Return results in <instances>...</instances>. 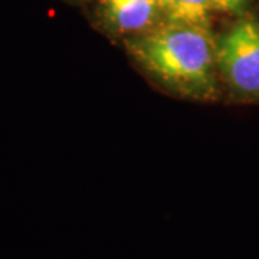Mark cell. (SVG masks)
Returning a JSON list of instances; mask_svg holds the SVG:
<instances>
[{
  "label": "cell",
  "instance_id": "obj_1",
  "mask_svg": "<svg viewBox=\"0 0 259 259\" xmlns=\"http://www.w3.org/2000/svg\"><path fill=\"white\" fill-rule=\"evenodd\" d=\"M128 51L173 93L200 101L216 98V42L209 29L166 22L131 39Z\"/></svg>",
  "mask_w": 259,
  "mask_h": 259
},
{
  "label": "cell",
  "instance_id": "obj_2",
  "mask_svg": "<svg viewBox=\"0 0 259 259\" xmlns=\"http://www.w3.org/2000/svg\"><path fill=\"white\" fill-rule=\"evenodd\" d=\"M218 72L238 98L259 101V25L250 19L235 23L216 42Z\"/></svg>",
  "mask_w": 259,
  "mask_h": 259
},
{
  "label": "cell",
  "instance_id": "obj_3",
  "mask_svg": "<svg viewBox=\"0 0 259 259\" xmlns=\"http://www.w3.org/2000/svg\"><path fill=\"white\" fill-rule=\"evenodd\" d=\"M108 23L121 33L148 29L160 13V0H102Z\"/></svg>",
  "mask_w": 259,
  "mask_h": 259
},
{
  "label": "cell",
  "instance_id": "obj_4",
  "mask_svg": "<svg viewBox=\"0 0 259 259\" xmlns=\"http://www.w3.org/2000/svg\"><path fill=\"white\" fill-rule=\"evenodd\" d=\"M213 0H160V12L167 22L209 29Z\"/></svg>",
  "mask_w": 259,
  "mask_h": 259
},
{
  "label": "cell",
  "instance_id": "obj_5",
  "mask_svg": "<svg viewBox=\"0 0 259 259\" xmlns=\"http://www.w3.org/2000/svg\"><path fill=\"white\" fill-rule=\"evenodd\" d=\"M248 0H213L214 8L223 12H239Z\"/></svg>",
  "mask_w": 259,
  "mask_h": 259
}]
</instances>
